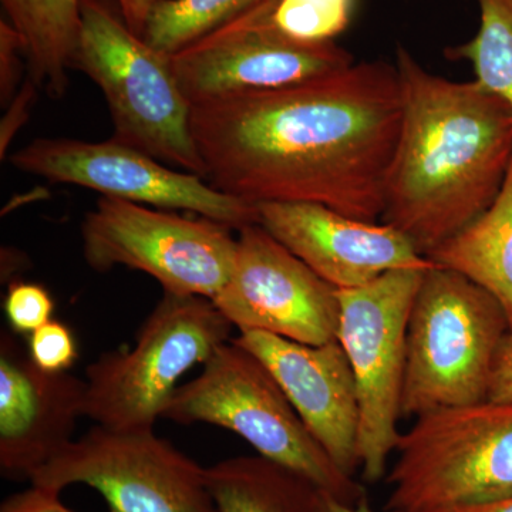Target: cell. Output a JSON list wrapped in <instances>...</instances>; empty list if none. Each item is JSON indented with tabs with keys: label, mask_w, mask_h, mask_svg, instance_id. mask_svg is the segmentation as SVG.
Instances as JSON below:
<instances>
[{
	"label": "cell",
	"mask_w": 512,
	"mask_h": 512,
	"mask_svg": "<svg viewBox=\"0 0 512 512\" xmlns=\"http://www.w3.org/2000/svg\"><path fill=\"white\" fill-rule=\"evenodd\" d=\"M402 114L396 64L376 60L192 104L191 130L204 180L222 194L377 222Z\"/></svg>",
	"instance_id": "1"
},
{
	"label": "cell",
	"mask_w": 512,
	"mask_h": 512,
	"mask_svg": "<svg viewBox=\"0 0 512 512\" xmlns=\"http://www.w3.org/2000/svg\"><path fill=\"white\" fill-rule=\"evenodd\" d=\"M394 64L402 126L380 221L429 258L500 194L512 160V110L477 80L429 72L402 45Z\"/></svg>",
	"instance_id": "2"
},
{
	"label": "cell",
	"mask_w": 512,
	"mask_h": 512,
	"mask_svg": "<svg viewBox=\"0 0 512 512\" xmlns=\"http://www.w3.org/2000/svg\"><path fill=\"white\" fill-rule=\"evenodd\" d=\"M73 69L100 87L113 120V140L168 167L205 178L191 130V104L175 77L171 55L128 28L109 0H80Z\"/></svg>",
	"instance_id": "3"
},
{
	"label": "cell",
	"mask_w": 512,
	"mask_h": 512,
	"mask_svg": "<svg viewBox=\"0 0 512 512\" xmlns=\"http://www.w3.org/2000/svg\"><path fill=\"white\" fill-rule=\"evenodd\" d=\"M508 333L490 293L444 266L426 269L407 325L402 417L487 400Z\"/></svg>",
	"instance_id": "4"
},
{
	"label": "cell",
	"mask_w": 512,
	"mask_h": 512,
	"mask_svg": "<svg viewBox=\"0 0 512 512\" xmlns=\"http://www.w3.org/2000/svg\"><path fill=\"white\" fill-rule=\"evenodd\" d=\"M161 419L224 427L343 503L366 497L312 436L268 367L234 339L215 350L200 376L177 387Z\"/></svg>",
	"instance_id": "5"
},
{
	"label": "cell",
	"mask_w": 512,
	"mask_h": 512,
	"mask_svg": "<svg viewBox=\"0 0 512 512\" xmlns=\"http://www.w3.org/2000/svg\"><path fill=\"white\" fill-rule=\"evenodd\" d=\"M387 471L384 512H443L512 495V403L490 400L417 417Z\"/></svg>",
	"instance_id": "6"
},
{
	"label": "cell",
	"mask_w": 512,
	"mask_h": 512,
	"mask_svg": "<svg viewBox=\"0 0 512 512\" xmlns=\"http://www.w3.org/2000/svg\"><path fill=\"white\" fill-rule=\"evenodd\" d=\"M232 329L211 299L164 292L133 348L87 366L84 417L111 430H154L178 380L229 342Z\"/></svg>",
	"instance_id": "7"
},
{
	"label": "cell",
	"mask_w": 512,
	"mask_h": 512,
	"mask_svg": "<svg viewBox=\"0 0 512 512\" xmlns=\"http://www.w3.org/2000/svg\"><path fill=\"white\" fill-rule=\"evenodd\" d=\"M424 271L394 269L369 284L338 289V340L356 380L357 454L365 483L386 478L402 434L397 424L402 419L407 325Z\"/></svg>",
	"instance_id": "8"
},
{
	"label": "cell",
	"mask_w": 512,
	"mask_h": 512,
	"mask_svg": "<svg viewBox=\"0 0 512 512\" xmlns=\"http://www.w3.org/2000/svg\"><path fill=\"white\" fill-rule=\"evenodd\" d=\"M235 232L210 218L100 197L84 215L83 256L100 274L126 266L153 276L164 292L212 301L234 272Z\"/></svg>",
	"instance_id": "9"
},
{
	"label": "cell",
	"mask_w": 512,
	"mask_h": 512,
	"mask_svg": "<svg viewBox=\"0 0 512 512\" xmlns=\"http://www.w3.org/2000/svg\"><path fill=\"white\" fill-rule=\"evenodd\" d=\"M60 491L84 484L103 495L111 512H220L207 468L154 430L96 426L70 441L30 477Z\"/></svg>",
	"instance_id": "10"
},
{
	"label": "cell",
	"mask_w": 512,
	"mask_h": 512,
	"mask_svg": "<svg viewBox=\"0 0 512 512\" xmlns=\"http://www.w3.org/2000/svg\"><path fill=\"white\" fill-rule=\"evenodd\" d=\"M10 164L20 173L52 184L79 185L160 210L188 211L234 228L258 224V208L222 194L200 175L174 170L143 151L119 141L36 138L13 153Z\"/></svg>",
	"instance_id": "11"
},
{
	"label": "cell",
	"mask_w": 512,
	"mask_h": 512,
	"mask_svg": "<svg viewBox=\"0 0 512 512\" xmlns=\"http://www.w3.org/2000/svg\"><path fill=\"white\" fill-rule=\"evenodd\" d=\"M190 104L308 82L355 63L335 42L308 43L275 28L268 0L171 55Z\"/></svg>",
	"instance_id": "12"
},
{
	"label": "cell",
	"mask_w": 512,
	"mask_h": 512,
	"mask_svg": "<svg viewBox=\"0 0 512 512\" xmlns=\"http://www.w3.org/2000/svg\"><path fill=\"white\" fill-rule=\"evenodd\" d=\"M212 302L239 332L313 346L338 339V289L259 224L237 231L234 272Z\"/></svg>",
	"instance_id": "13"
},
{
	"label": "cell",
	"mask_w": 512,
	"mask_h": 512,
	"mask_svg": "<svg viewBox=\"0 0 512 512\" xmlns=\"http://www.w3.org/2000/svg\"><path fill=\"white\" fill-rule=\"evenodd\" d=\"M258 224L336 289L357 288L394 269L434 265L399 229L311 202H262Z\"/></svg>",
	"instance_id": "14"
},
{
	"label": "cell",
	"mask_w": 512,
	"mask_h": 512,
	"mask_svg": "<svg viewBox=\"0 0 512 512\" xmlns=\"http://www.w3.org/2000/svg\"><path fill=\"white\" fill-rule=\"evenodd\" d=\"M234 342L274 375L305 426L340 470H359V400L355 375L339 340L305 345L266 332H239Z\"/></svg>",
	"instance_id": "15"
},
{
	"label": "cell",
	"mask_w": 512,
	"mask_h": 512,
	"mask_svg": "<svg viewBox=\"0 0 512 512\" xmlns=\"http://www.w3.org/2000/svg\"><path fill=\"white\" fill-rule=\"evenodd\" d=\"M86 380L40 369L9 336L0 343V470L9 480L35 471L73 441L84 417Z\"/></svg>",
	"instance_id": "16"
},
{
	"label": "cell",
	"mask_w": 512,
	"mask_h": 512,
	"mask_svg": "<svg viewBox=\"0 0 512 512\" xmlns=\"http://www.w3.org/2000/svg\"><path fill=\"white\" fill-rule=\"evenodd\" d=\"M498 302L512 332V160L500 194L483 215L429 256Z\"/></svg>",
	"instance_id": "17"
},
{
	"label": "cell",
	"mask_w": 512,
	"mask_h": 512,
	"mask_svg": "<svg viewBox=\"0 0 512 512\" xmlns=\"http://www.w3.org/2000/svg\"><path fill=\"white\" fill-rule=\"evenodd\" d=\"M22 39L28 76L50 99H62L79 43L80 0H0Z\"/></svg>",
	"instance_id": "18"
},
{
	"label": "cell",
	"mask_w": 512,
	"mask_h": 512,
	"mask_svg": "<svg viewBox=\"0 0 512 512\" xmlns=\"http://www.w3.org/2000/svg\"><path fill=\"white\" fill-rule=\"evenodd\" d=\"M207 484L220 512H320V488L259 454L207 467Z\"/></svg>",
	"instance_id": "19"
},
{
	"label": "cell",
	"mask_w": 512,
	"mask_h": 512,
	"mask_svg": "<svg viewBox=\"0 0 512 512\" xmlns=\"http://www.w3.org/2000/svg\"><path fill=\"white\" fill-rule=\"evenodd\" d=\"M480 26L476 35L447 49L453 60H464L488 92L512 110V0H477Z\"/></svg>",
	"instance_id": "20"
},
{
	"label": "cell",
	"mask_w": 512,
	"mask_h": 512,
	"mask_svg": "<svg viewBox=\"0 0 512 512\" xmlns=\"http://www.w3.org/2000/svg\"><path fill=\"white\" fill-rule=\"evenodd\" d=\"M261 2L264 0H158L143 39L165 55H174Z\"/></svg>",
	"instance_id": "21"
},
{
	"label": "cell",
	"mask_w": 512,
	"mask_h": 512,
	"mask_svg": "<svg viewBox=\"0 0 512 512\" xmlns=\"http://www.w3.org/2000/svg\"><path fill=\"white\" fill-rule=\"evenodd\" d=\"M276 29L308 43L335 42L349 28L356 0H268Z\"/></svg>",
	"instance_id": "22"
},
{
	"label": "cell",
	"mask_w": 512,
	"mask_h": 512,
	"mask_svg": "<svg viewBox=\"0 0 512 512\" xmlns=\"http://www.w3.org/2000/svg\"><path fill=\"white\" fill-rule=\"evenodd\" d=\"M55 302L42 285L16 281L9 285L5 313L10 326L19 333H33L50 322Z\"/></svg>",
	"instance_id": "23"
},
{
	"label": "cell",
	"mask_w": 512,
	"mask_h": 512,
	"mask_svg": "<svg viewBox=\"0 0 512 512\" xmlns=\"http://www.w3.org/2000/svg\"><path fill=\"white\" fill-rule=\"evenodd\" d=\"M29 356L36 366L46 372H67L79 356L72 330L62 322L50 320L30 333Z\"/></svg>",
	"instance_id": "24"
},
{
	"label": "cell",
	"mask_w": 512,
	"mask_h": 512,
	"mask_svg": "<svg viewBox=\"0 0 512 512\" xmlns=\"http://www.w3.org/2000/svg\"><path fill=\"white\" fill-rule=\"evenodd\" d=\"M28 76L25 50L19 33L8 22L0 20V104L3 109L15 99Z\"/></svg>",
	"instance_id": "25"
},
{
	"label": "cell",
	"mask_w": 512,
	"mask_h": 512,
	"mask_svg": "<svg viewBox=\"0 0 512 512\" xmlns=\"http://www.w3.org/2000/svg\"><path fill=\"white\" fill-rule=\"evenodd\" d=\"M39 89L32 80L26 79L15 99L10 101L5 109V116L0 121V157L5 160L6 151L15 140L16 134L26 126L39 99Z\"/></svg>",
	"instance_id": "26"
},
{
	"label": "cell",
	"mask_w": 512,
	"mask_h": 512,
	"mask_svg": "<svg viewBox=\"0 0 512 512\" xmlns=\"http://www.w3.org/2000/svg\"><path fill=\"white\" fill-rule=\"evenodd\" d=\"M0 512H73L60 501V491L32 484L22 493L10 495Z\"/></svg>",
	"instance_id": "27"
},
{
	"label": "cell",
	"mask_w": 512,
	"mask_h": 512,
	"mask_svg": "<svg viewBox=\"0 0 512 512\" xmlns=\"http://www.w3.org/2000/svg\"><path fill=\"white\" fill-rule=\"evenodd\" d=\"M487 400L512 403V332L505 336L498 350Z\"/></svg>",
	"instance_id": "28"
},
{
	"label": "cell",
	"mask_w": 512,
	"mask_h": 512,
	"mask_svg": "<svg viewBox=\"0 0 512 512\" xmlns=\"http://www.w3.org/2000/svg\"><path fill=\"white\" fill-rule=\"evenodd\" d=\"M157 2L158 0H116V5L128 28L136 35L143 36L151 10Z\"/></svg>",
	"instance_id": "29"
},
{
	"label": "cell",
	"mask_w": 512,
	"mask_h": 512,
	"mask_svg": "<svg viewBox=\"0 0 512 512\" xmlns=\"http://www.w3.org/2000/svg\"><path fill=\"white\" fill-rule=\"evenodd\" d=\"M320 512H375L370 508L367 497L360 500L357 504L343 503L338 498L333 497L325 491H322L320 497Z\"/></svg>",
	"instance_id": "30"
},
{
	"label": "cell",
	"mask_w": 512,
	"mask_h": 512,
	"mask_svg": "<svg viewBox=\"0 0 512 512\" xmlns=\"http://www.w3.org/2000/svg\"><path fill=\"white\" fill-rule=\"evenodd\" d=\"M443 512H512V495L490 503L470 505V507L454 508Z\"/></svg>",
	"instance_id": "31"
}]
</instances>
